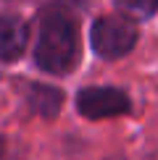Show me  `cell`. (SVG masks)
<instances>
[{"mask_svg": "<svg viewBox=\"0 0 158 160\" xmlns=\"http://www.w3.org/2000/svg\"><path fill=\"white\" fill-rule=\"evenodd\" d=\"M34 61L48 74H69L79 61V18L66 5H50L40 21Z\"/></svg>", "mask_w": 158, "mask_h": 160, "instance_id": "cell-1", "label": "cell"}, {"mask_svg": "<svg viewBox=\"0 0 158 160\" xmlns=\"http://www.w3.org/2000/svg\"><path fill=\"white\" fill-rule=\"evenodd\" d=\"M92 50L105 61H116V58L127 55L137 42V29L127 18L121 16H103L92 26Z\"/></svg>", "mask_w": 158, "mask_h": 160, "instance_id": "cell-2", "label": "cell"}, {"mask_svg": "<svg viewBox=\"0 0 158 160\" xmlns=\"http://www.w3.org/2000/svg\"><path fill=\"white\" fill-rule=\"evenodd\" d=\"M76 108L87 118H111L129 110V97L113 87H87L79 92Z\"/></svg>", "mask_w": 158, "mask_h": 160, "instance_id": "cell-3", "label": "cell"}, {"mask_svg": "<svg viewBox=\"0 0 158 160\" xmlns=\"http://www.w3.org/2000/svg\"><path fill=\"white\" fill-rule=\"evenodd\" d=\"M29 29L21 16H0V61H16L26 48Z\"/></svg>", "mask_w": 158, "mask_h": 160, "instance_id": "cell-4", "label": "cell"}, {"mask_svg": "<svg viewBox=\"0 0 158 160\" xmlns=\"http://www.w3.org/2000/svg\"><path fill=\"white\" fill-rule=\"evenodd\" d=\"M61 92L53 89V87H34L32 89V105L42 113V116H53L61 108Z\"/></svg>", "mask_w": 158, "mask_h": 160, "instance_id": "cell-5", "label": "cell"}, {"mask_svg": "<svg viewBox=\"0 0 158 160\" xmlns=\"http://www.w3.org/2000/svg\"><path fill=\"white\" fill-rule=\"evenodd\" d=\"M118 5H121L124 13H129L134 18H148L155 13L158 0H118Z\"/></svg>", "mask_w": 158, "mask_h": 160, "instance_id": "cell-6", "label": "cell"}]
</instances>
